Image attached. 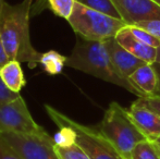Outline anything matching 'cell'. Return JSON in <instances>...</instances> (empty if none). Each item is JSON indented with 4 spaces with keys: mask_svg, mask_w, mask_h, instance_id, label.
Here are the masks:
<instances>
[{
    "mask_svg": "<svg viewBox=\"0 0 160 159\" xmlns=\"http://www.w3.org/2000/svg\"><path fill=\"white\" fill-rule=\"evenodd\" d=\"M65 63H67V57L62 56L56 50H48L44 52L39 62L45 72L51 75L61 73L65 67Z\"/></svg>",
    "mask_w": 160,
    "mask_h": 159,
    "instance_id": "14",
    "label": "cell"
},
{
    "mask_svg": "<svg viewBox=\"0 0 160 159\" xmlns=\"http://www.w3.org/2000/svg\"><path fill=\"white\" fill-rule=\"evenodd\" d=\"M65 66L116 84L141 97L130 81L117 70L103 42H92L78 36L71 55L67 57Z\"/></svg>",
    "mask_w": 160,
    "mask_h": 159,
    "instance_id": "2",
    "label": "cell"
},
{
    "mask_svg": "<svg viewBox=\"0 0 160 159\" xmlns=\"http://www.w3.org/2000/svg\"><path fill=\"white\" fill-rule=\"evenodd\" d=\"M128 110L136 127L148 140L154 141L155 138L159 137L160 117L146 106L142 97L134 100Z\"/></svg>",
    "mask_w": 160,
    "mask_h": 159,
    "instance_id": "9",
    "label": "cell"
},
{
    "mask_svg": "<svg viewBox=\"0 0 160 159\" xmlns=\"http://www.w3.org/2000/svg\"><path fill=\"white\" fill-rule=\"evenodd\" d=\"M146 106L149 109H152L156 115L160 117V96L158 95H150V96H144L142 97Z\"/></svg>",
    "mask_w": 160,
    "mask_h": 159,
    "instance_id": "23",
    "label": "cell"
},
{
    "mask_svg": "<svg viewBox=\"0 0 160 159\" xmlns=\"http://www.w3.org/2000/svg\"><path fill=\"white\" fill-rule=\"evenodd\" d=\"M157 50H158V55H157V61L156 62H159L160 63V47L159 48H157Z\"/></svg>",
    "mask_w": 160,
    "mask_h": 159,
    "instance_id": "27",
    "label": "cell"
},
{
    "mask_svg": "<svg viewBox=\"0 0 160 159\" xmlns=\"http://www.w3.org/2000/svg\"><path fill=\"white\" fill-rule=\"evenodd\" d=\"M128 81L141 94V97L155 95L156 93L158 77L152 64L146 63L142 66L128 77Z\"/></svg>",
    "mask_w": 160,
    "mask_h": 159,
    "instance_id": "12",
    "label": "cell"
},
{
    "mask_svg": "<svg viewBox=\"0 0 160 159\" xmlns=\"http://www.w3.org/2000/svg\"><path fill=\"white\" fill-rule=\"evenodd\" d=\"M0 136L19 154L22 159H59L55 151L53 137L2 132Z\"/></svg>",
    "mask_w": 160,
    "mask_h": 159,
    "instance_id": "7",
    "label": "cell"
},
{
    "mask_svg": "<svg viewBox=\"0 0 160 159\" xmlns=\"http://www.w3.org/2000/svg\"><path fill=\"white\" fill-rule=\"evenodd\" d=\"M131 159H160V151L154 141L146 140L134 147Z\"/></svg>",
    "mask_w": 160,
    "mask_h": 159,
    "instance_id": "16",
    "label": "cell"
},
{
    "mask_svg": "<svg viewBox=\"0 0 160 159\" xmlns=\"http://www.w3.org/2000/svg\"><path fill=\"white\" fill-rule=\"evenodd\" d=\"M45 108L48 116L58 127H68L73 131L75 143L84 149L91 159H124L98 129L80 124L48 105H46Z\"/></svg>",
    "mask_w": 160,
    "mask_h": 159,
    "instance_id": "5",
    "label": "cell"
},
{
    "mask_svg": "<svg viewBox=\"0 0 160 159\" xmlns=\"http://www.w3.org/2000/svg\"><path fill=\"white\" fill-rule=\"evenodd\" d=\"M33 0L17 4L4 1L0 13V36L10 60L26 62L31 69L39 64L42 53L33 47L30 37V14Z\"/></svg>",
    "mask_w": 160,
    "mask_h": 159,
    "instance_id": "1",
    "label": "cell"
},
{
    "mask_svg": "<svg viewBox=\"0 0 160 159\" xmlns=\"http://www.w3.org/2000/svg\"><path fill=\"white\" fill-rule=\"evenodd\" d=\"M68 22L78 36L92 42H105L113 38L127 26L122 20L87 8L78 1Z\"/></svg>",
    "mask_w": 160,
    "mask_h": 159,
    "instance_id": "4",
    "label": "cell"
},
{
    "mask_svg": "<svg viewBox=\"0 0 160 159\" xmlns=\"http://www.w3.org/2000/svg\"><path fill=\"white\" fill-rule=\"evenodd\" d=\"M0 77L10 91L18 94H20V91L26 84V80L21 68V62L17 60H9L0 69Z\"/></svg>",
    "mask_w": 160,
    "mask_h": 159,
    "instance_id": "13",
    "label": "cell"
},
{
    "mask_svg": "<svg viewBox=\"0 0 160 159\" xmlns=\"http://www.w3.org/2000/svg\"><path fill=\"white\" fill-rule=\"evenodd\" d=\"M3 0H0V13H1V10H2V6H3Z\"/></svg>",
    "mask_w": 160,
    "mask_h": 159,
    "instance_id": "28",
    "label": "cell"
},
{
    "mask_svg": "<svg viewBox=\"0 0 160 159\" xmlns=\"http://www.w3.org/2000/svg\"><path fill=\"white\" fill-rule=\"evenodd\" d=\"M19 96H20V94L10 91V89L6 86V84H4L1 77H0V105L4 104V102H11V100L18 98Z\"/></svg>",
    "mask_w": 160,
    "mask_h": 159,
    "instance_id": "21",
    "label": "cell"
},
{
    "mask_svg": "<svg viewBox=\"0 0 160 159\" xmlns=\"http://www.w3.org/2000/svg\"><path fill=\"white\" fill-rule=\"evenodd\" d=\"M152 66H154V69L157 73V77H158V84H157V88H156L155 95L160 96V63L159 62H155V63H152Z\"/></svg>",
    "mask_w": 160,
    "mask_h": 159,
    "instance_id": "25",
    "label": "cell"
},
{
    "mask_svg": "<svg viewBox=\"0 0 160 159\" xmlns=\"http://www.w3.org/2000/svg\"><path fill=\"white\" fill-rule=\"evenodd\" d=\"M9 57L7 55V51H6V48L3 46V42H2V39H1V36H0V69L9 61Z\"/></svg>",
    "mask_w": 160,
    "mask_h": 159,
    "instance_id": "24",
    "label": "cell"
},
{
    "mask_svg": "<svg viewBox=\"0 0 160 159\" xmlns=\"http://www.w3.org/2000/svg\"><path fill=\"white\" fill-rule=\"evenodd\" d=\"M114 38L123 48L127 49L128 52L134 55L138 59L143 60L146 63L152 64L157 61V55H158L157 48L148 46V45H145L139 42V40H137L133 36L128 25L125 27H123L116 35Z\"/></svg>",
    "mask_w": 160,
    "mask_h": 159,
    "instance_id": "11",
    "label": "cell"
},
{
    "mask_svg": "<svg viewBox=\"0 0 160 159\" xmlns=\"http://www.w3.org/2000/svg\"><path fill=\"white\" fill-rule=\"evenodd\" d=\"M97 129L124 159H131L134 147L148 140L136 127L128 109L116 102L109 105Z\"/></svg>",
    "mask_w": 160,
    "mask_h": 159,
    "instance_id": "3",
    "label": "cell"
},
{
    "mask_svg": "<svg viewBox=\"0 0 160 159\" xmlns=\"http://www.w3.org/2000/svg\"><path fill=\"white\" fill-rule=\"evenodd\" d=\"M55 151L59 159H91L84 149L76 143H72L68 146L55 145Z\"/></svg>",
    "mask_w": 160,
    "mask_h": 159,
    "instance_id": "17",
    "label": "cell"
},
{
    "mask_svg": "<svg viewBox=\"0 0 160 159\" xmlns=\"http://www.w3.org/2000/svg\"><path fill=\"white\" fill-rule=\"evenodd\" d=\"M135 26L144 28V30H146L150 34H152L154 36L160 39V21H145L135 24Z\"/></svg>",
    "mask_w": 160,
    "mask_h": 159,
    "instance_id": "22",
    "label": "cell"
},
{
    "mask_svg": "<svg viewBox=\"0 0 160 159\" xmlns=\"http://www.w3.org/2000/svg\"><path fill=\"white\" fill-rule=\"evenodd\" d=\"M154 142H155V144L158 146V148H159V151H160V136H159V137H157V138H155Z\"/></svg>",
    "mask_w": 160,
    "mask_h": 159,
    "instance_id": "26",
    "label": "cell"
},
{
    "mask_svg": "<svg viewBox=\"0 0 160 159\" xmlns=\"http://www.w3.org/2000/svg\"><path fill=\"white\" fill-rule=\"evenodd\" d=\"M0 159H22L19 154L0 136Z\"/></svg>",
    "mask_w": 160,
    "mask_h": 159,
    "instance_id": "20",
    "label": "cell"
},
{
    "mask_svg": "<svg viewBox=\"0 0 160 159\" xmlns=\"http://www.w3.org/2000/svg\"><path fill=\"white\" fill-rule=\"evenodd\" d=\"M128 28H130L133 36L137 40H139L141 42H143V44H145V45H148V46L155 47V48H159L160 47V39L157 38L156 36H154L152 34H150V33L147 32L146 30L138 27V26H135V25L128 26Z\"/></svg>",
    "mask_w": 160,
    "mask_h": 159,
    "instance_id": "19",
    "label": "cell"
},
{
    "mask_svg": "<svg viewBox=\"0 0 160 159\" xmlns=\"http://www.w3.org/2000/svg\"><path fill=\"white\" fill-rule=\"evenodd\" d=\"M76 1L82 3L83 6L87 7V8H91L100 13L107 14L109 17H114V19L122 20L118 9L114 6L112 0H76Z\"/></svg>",
    "mask_w": 160,
    "mask_h": 159,
    "instance_id": "15",
    "label": "cell"
},
{
    "mask_svg": "<svg viewBox=\"0 0 160 159\" xmlns=\"http://www.w3.org/2000/svg\"><path fill=\"white\" fill-rule=\"evenodd\" d=\"M47 1L56 15L68 21L73 12L76 0H47Z\"/></svg>",
    "mask_w": 160,
    "mask_h": 159,
    "instance_id": "18",
    "label": "cell"
},
{
    "mask_svg": "<svg viewBox=\"0 0 160 159\" xmlns=\"http://www.w3.org/2000/svg\"><path fill=\"white\" fill-rule=\"evenodd\" d=\"M103 42H105L106 48H107L108 52H109V56L112 60V63L114 64V67L119 71V73L122 77H127L128 80L137 69L141 68L144 64H146V62L136 58L134 55L128 52L127 49L123 48L117 42L114 37L105 40Z\"/></svg>",
    "mask_w": 160,
    "mask_h": 159,
    "instance_id": "10",
    "label": "cell"
},
{
    "mask_svg": "<svg viewBox=\"0 0 160 159\" xmlns=\"http://www.w3.org/2000/svg\"><path fill=\"white\" fill-rule=\"evenodd\" d=\"M128 26L145 21H160V4L154 0H112Z\"/></svg>",
    "mask_w": 160,
    "mask_h": 159,
    "instance_id": "8",
    "label": "cell"
},
{
    "mask_svg": "<svg viewBox=\"0 0 160 159\" xmlns=\"http://www.w3.org/2000/svg\"><path fill=\"white\" fill-rule=\"evenodd\" d=\"M12 133L35 135L39 137H50L40 125L34 121L21 95L11 102L0 105V133Z\"/></svg>",
    "mask_w": 160,
    "mask_h": 159,
    "instance_id": "6",
    "label": "cell"
},
{
    "mask_svg": "<svg viewBox=\"0 0 160 159\" xmlns=\"http://www.w3.org/2000/svg\"><path fill=\"white\" fill-rule=\"evenodd\" d=\"M154 1H156L157 3H158V4H160V0H154Z\"/></svg>",
    "mask_w": 160,
    "mask_h": 159,
    "instance_id": "29",
    "label": "cell"
}]
</instances>
